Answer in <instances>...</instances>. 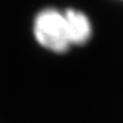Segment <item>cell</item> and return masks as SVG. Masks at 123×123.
Instances as JSON below:
<instances>
[{"label": "cell", "instance_id": "7a4b0ae2", "mask_svg": "<svg viewBox=\"0 0 123 123\" xmlns=\"http://www.w3.org/2000/svg\"><path fill=\"white\" fill-rule=\"evenodd\" d=\"M63 14L71 45H85L92 40L93 24L85 12L77 8H68Z\"/></svg>", "mask_w": 123, "mask_h": 123}, {"label": "cell", "instance_id": "6da1fadb", "mask_svg": "<svg viewBox=\"0 0 123 123\" xmlns=\"http://www.w3.org/2000/svg\"><path fill=\"white\" fill-rule=\"evenodd\" d=\"M34 36L41 47L53 53H66L71 47L65 14L55 8H44L37 13L34 20Z\"/></svg>", "mask_w": 123, "mask_h": 123}, {"label": "cell", "instance_id": "3957f363", "mask_svg": "<svg viewBox=\"0 0 123 123\" xmlns=\"http://www.w3.org/2000/svg\"><path fill=\"white\" fill-rule=\"evenodd\" d=\"M121 1H123V0H121Z\"/></svg>", "mask_w": 123, "mask_h": 123}]
</instances>
